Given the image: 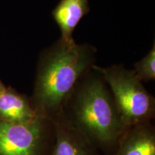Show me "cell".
<instances>
[{
    "label": "cell",
    "instance_id": "1",
    "mask_svg": "<svg viewBox=\"0 0 155 155\" xmlns=\"http://www.w3.org/2000/svg\"><path fill=\"white\" fill-rule=\"evenodd\" d=\"M94 65L75 85L62 114L106 155L115 152L127 127L122 121L107 83Z\"/></svg>",
    "mask_w": 155,
    "mask_h": 155
},
{
    "label": "cell",
    "instance_id": "2",
    "mask_svg": "<svg viewBox=\"0 0 155 155\" xmlns=\"http://www.w3.org/2000/svg\"><path fill=\"white\" fill-rule=\"evenodd\" d=\"M97 49L90 43L58 40L39 55L30 101L37 115L54 120L62 112L81 77L96 65Z\"/></svg>",
    "mask_w": 155,
    "mask_h": 155
},
{
    "label": "cell",
    "instance_id": "3",
    "mask_svg": "<svg viewBox=\"0 0 155 155\" xmlns=\"http://www.w3.org/2000/svg\"><path fill=\"white\" fill-rule=\"evenodd\" d=\"M96 67L107 83L120 116L127 127L152 121L155 115V98L133 70L122 65Z\"/></svg>",
    "mask_w": 155,
    "mask_h": 155
},
{
    "label": "cell",
    "instance_id": "4",
    "mask_svg": "<svg viewBox=\"0 0 155 155\" xmlns=\"http://www.w3.org/2000/svg\"><path fill=\"white\" fill-rule=\"evenodd\" d=\"M55 139L52 119L40 116L28 124L0 120V155H51Z\"/></svg>",
    "mask_w": 155,
    "mask_h": 155
},
{
    "label": "cell",
    "instance_id": "5",
    "mask_svg": "<svg viewBox=\"0 0 155 155\" xmlns=\"http://www.w3.org/2000/svg\"><path fill=\"white\" fill-rule=\"evenodd\" d=\"M53 121L55 139L51 155H101L88 139L67 121L62 112Z\"/></svg>",
    "mask_w": 155,
    "mask_h": 155
},
{
    "label": "cell",
    "instance_id": "6",
    "mask_svg": "<svg viewBox=\"0 0 155 155\" xmlns=\"http://www.w3.org/2000/svg\"><path fill=\"white\" fill-rule=\"evenodd\" d=\"M112 155H155V128L152 121L128 127Z\"/></svg>",
    "mask_w": 155,
    "mask_h": 155
},
{
    "label": "cell",
    "instance_id": "7",
    "mask_svg": "<svg viewBox=\"0 0 155 155\" xmlns=\"http://www.w3.org/2000/svg\"><path fill=\"white\" fill-rule=\"evenodd\" d=\"M40 116L32 107L30 98L6 87L0 92V120L15 124H28Z\"/></svg>",
    "mask_w": 155,
    "mask_h": 155
},
{
    "label": "cell",
    "instance_id": "8",
    "mask_svg": "<svg viewBox=\"0 0 155 155\" xmlns=\"http://www.w3.org/2000/svg\"><path fill=\"white\" fill-rule=\"evenodd\" d=\"M89 12L88 0H60L52 12V16L61 30V38L65 41L74 40V30Z\"/></svg>",
    "mask_w": 155,
    "mask_h": 155
},
{
    "label": "cell",
    "instance_id": "9",
    "mask_svg": "<svg viewBox=\"0 0 155 155\" xmlns=\"http://www.w3.org/2000/svg\"><path fill=\"white\" fill-rule=\"evenodd\" d=\"M135 75L141 82L155 80V42L150 52L134 64L133 70Z\"/></svg>",
    "mask_w": 155,
    "mask_h": 155
},
{
    "label": "cell",
    "instance_id": "10",
    "mask_svg": "<svg viewBox=\"0 0 155 155\" xmlns=\"http://www.w3.org/2000/svg\"><path fill=\"white\" fill-rule=\"evenodd\" d=\"M5 88L6 87L4 86V84L2 83L1 82V81H0V92L1 91H4L5 89Z\"/></svg>",
    "mask_w": 155,
    "mask_h": 155
}]
</instances>
